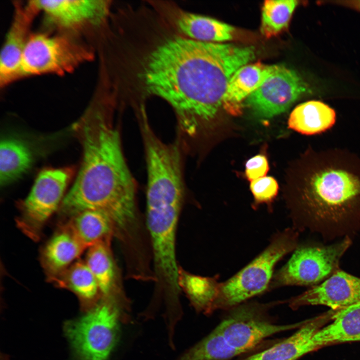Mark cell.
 I'll list each match as a JSON object with an SVG mask.
<instances>
[{
  "label": "cell",
  "instance_id": "10",
  "mask_svg": "<svg viewBox=\"0 0 360 360\" xmlns=\"http://www.w3.org/2000/svg\"><path fill=\"white\" fill-rule=\"evenodd\" d=\"M312 92L294 70L278 64L264 83L244 100L256 116L270 118L286 111L302 96Z\"/></svg>",
  "mask_w": 360,
  "mask_h": 360
},
{
  "label": "cell",
  "instance_id": "21",
  "mask_svg": "<svg viewBox=\"0 0 360 360\" xmlns=\"http://www.w3.org/2000/svg\"><path fill=\"white\" fill-rule=\"evenodd\" d=\"M219 276L204 277L191 274L178 269V286L186 293L196 311L206 315L212 314V307L218 294Z\"/></svg>",
  "mask_w": 360,
  "mask_h": 360
},
{
  "label": "cell",
  "instance_id": "5",
  "mask_svg": "<svg viewBox=\"0 0 360 360\" xmlns=\"http://www.w3.org/2000/svg\"><path fill=\"white\" fill-rule=\"evenodd\" d=\"M298 232L288 228L276 234L267 247L248 264L220 282L212 307L226 311L268 292L276 264L299 245Z\"/></svg>",
  "mask_w": 360,
  "mask_h": 360
},
{
  "label": "cell",
  "instance_id": "28",
  "mask_svg": "<svg viewBox=\"0 0 360 360\" xmlns=\"http://www.w3.org/2000/svg\"><path fill=\"white\" fill-rule=\"evenodd\" d=\"M269 169L267 158L264 155H256L246 164L245 176L251 182L265 176Z\"/></svg>",
  "mask_w": 360,
  "mask_h": 360
},
{
  "label": "cell",
  "instance_id": "18",
  "mask_svg": "<svg viewBox=\"0 0 360 360\" xmlns=\"http://www.w3.org/2000/svg\"><path fill=\"white\" fill-rule=\"evenodd\" d=\"M330 321L314 336L319 348L330 344L360 341V300L334 310Z\"/></svg>",
  "mask_w": 360,
  "mask_h": 360
},
{
  "label": "cell",
  "instance_id": "23",
  "mask_svg": "<svg viewBox=\"0 0 360 360\" xmlns=\"http://www.w3.org/2000/svg\"><path fill=\"white\" fill-rule=\"evenodd\" d=\"M33 156L24 142L14 138L2 140L0 146V183L7 185L16 180L31 167Z\"/></svg>",
  "mask_w": 360,
  "mask_h": 360
},
{
  "label": "cell",
  "instance_id": "13",
  "mask_svg": "<svg viewBox=\"0 0 360 360\" xmlns=\"http://www.w3.org/2000/svg\"><path fill=\"white\" fill-rule=\"evenodd\" d=\"M12 20L6 36L0 55V84L4 87L22 78L23 52L32 34L33 22L40 12L34 0L14 4Z\"/></svg>",
  "mask_w": 360,
  "mask_h": 360
},
{
  "label": "cell",
  "instance_id": "6",
  "mask_svg": "<svg viewBox=\"0 0 360 360\" xmlns=\"http://www.w3.org/2000/svg\"><path fill=\"white\" fill-rule=\"evenodd\" d=\"M286 300L247 301L224 311L216 328L228 344L244 355L260 350L273 341L268 338L301 326L306 320L279 324L270 310Z\"/></svg>",
  "mask_w": 360,
  "mask_h": 360
},
{
  "label": "cell",
  "instance_id": "11",
  "mask_svg": "<svg viewBox=\"0 0 360 360\" xmlns=\"http://www.w3.org/2000/svg\"><path fill=\"white\" fill-rule=\"evenodd\" d=\"M40 12L62 32L72 34L88 27L108 28L112 1L104 0H34Z\"/></svg>",
  "mask_w": 360,
  "mask_h": 360
},
{
  "label": "cell",
  "instance_id": "24",
  "mask_svg": "<svg viewBox=\"0 0 360 360\" xmlns=\"http://www.w3.org/2000/svg\"><path fill=\"white\" fill-rule=\"evenodd\" d=\"M242 356L228 344L215 328L174 360H230Z\"/></svg>",
  "mask_w": 360,
  "mask_h": 360
},
{
  "label": "cell",
  "instance_id": "16",
  "mask_svg": "<svg viewBox=\"0 0 360 360\" xmlns=\"http://www.w3.org/2000/svg\"><path fill=\"white\" fill-rule=\"evenodd\" d=\"M88 248L68 223L61 226L41 252V264L48 280L58 278Z\"/></svg>",
  "mask_w": 360,
  "mask_h": 360
},
{
  "label": "cell",
  "instance_id": "2",
  "mask_svg": "<svg viewBox=\"0 0 360 360\" xmlns=\"http://www.w3.org/2000/svg\"><path fill=\"white\" fill-rule=\"evenodd\" d=\"M116 108L114 100L102 94L73 124L82 160L60 208L62 214L71 216L86 210L100 211L112 220L116 237L128 242L139 236L141 228L136 184L114 123Z\"/></svg>",
  "mask_w": 360,
  "mask_h": 360
},
{
  "label": "cell",
  "instance_id": "17",
  "mask_svg": "<svg viewBox=\"0 0 360 360\" xmlns=\"http://www.w3.org/2000/svg\"><path fill=\"white\" fill-rule=\"evenodd\" d=\"M277 66L258 62L239 68L228 84L222 102L224 109L232 114H239L243 102L264 83Z\"/></svg>",
  "mask_w": 360,
  "mask_h": 360
},
{
  "label": "cell",
  "instance_id": "7",
  "mask_svg": "<svg viewBox=\"0 0 360 360\" xmlns=\"http://www.w3.org/2000/svg\"><path fill=\"white\" fill-rule=\"evenodd\" d=\"M92 48L72 36L32 33L25 46L21 64L22 78L72 72L93 60Z\"/></svg>",
  "mask_w": 360,
  "mask_h": 360
},
{
  "label": "cell",
  "instance_id": "19",
  "mask_svg": "<svg viewBox=\"0 0 360 360\" xmlns=\"http://www.w3.org/2000/svg\"><path fill=\"white\" fill-rule=\"evenodd\" d=\"M112 240L97 242L88 248L85 262L94 274L102 297L122 296L110 248Z\"/></svg>",
  "mask_w": 360,
  "mask_h": 360
},
{
  "label": "cell",
  "instance_id": "29",
  "mask_svg": "<svg viewBox=\"0 0 360 360\" xmlns=\"http://www.w3.org/2000/svg\"><path fill=\"white\" fill-rule=\"evenodd\" d=\"M320 4H329L342 6L360 12V0L322 1Z\"/></svg>",
  "mask_w": 360,
  "mask_h": 360
},
{
  "label": "cell",
  "instance_id": "22",
  "mask_svg": "<svg viewBox=\"0 0 360 360\" xmlns=\"http://www.w3.org/2000/svg\"><path fill=\"white\" fill-rule=\"evenodd\" d=\"M74 232L88 248L101 241L112 240L116 236L111 219L96 210H86L72 216L67 222Z\"/></svg>",
  "mask_w": 360,
  "mask_h": 360
},
{
  "label": "cell",
  "instance_id": "1",
  "mask_svg": "<svg viewBox=\"0 0 360 360\" xmlns=\"http://www.w3.org/2000/svg\"><path fill=\"white\" fill-rule=\"evenodd\" d=\"M232 74L219 44L182 36L150 6L126 20L112 56V83L119 101L134 108L160 98L172 108L182 137L216 114Z\"/></svg>",
  "mask_w": 360,
  "mask_h": 360
},
{
  "label": "cell",
  "instance_id": "9",
  "mask_svg": "<svg viewBox=\"0 0 360 360\" xmlns=\"http://www.w3.org/2000/svg\"><path fill=\"white\" fill-rule=\"evenodd\" d=\"M74 172L71 168L42 170L28 196L18 204L16 225L30 239H40L45 224L60 207Z\"/></svg>",
  "mask_w": 360,
  "mask_h": 360
},
{
  "label": "cell",
  "instance_id": "25",
  "mask_svg": "<svg viewBox=\"0 0 360 360\" xmlns=\"http://www.w3.org/2000/svg\"><path fill=\"white\" fill-rule=\"evenodd\" d=\"M52 282L70 290L85 302L93 301L100 294L97 282L85 261L74 262Z\"/></svg>",
  "mask_w": 360,
  "mask_h": 360
},
{
  "label": "cell",
  "instance_id": "3",
  "mask_svg": "<svg viewBox=\"0 0 360 360\" xmlns=\"http://www.w3.org/2000/svg\"><path fill=\"white\" fill-rule=\"evenodd\" d=\"M294 228L319 235L326 242L360 230V158L338 148L310 154Z\"/></svg>",
  "mask_w": 360,
  "mask_h": 360
},
{
  "label": "cell",
  "instance_id": "26",
  "mask_svg": "<svg viewBox=\"0 0 360 360\" xmlns=\"http://www.w3.org/2000/svg\"><path fill=\"white\" fill-rule=\"evenodd\" d=\"M300 2L296 0H266L262 8L260 31L266 38L275 36L286 28Z\"/></svg>",
  "mask_w": 360,
  "mask_h": 360
},
{
  "label": "cell",
  "instance_id": "27",
  "mask_svg": "<svg viewBox=\"0 0 360 360\" xmlns=\"http://www.w3.org/2000/svg\"><path fill=\"white\" fill-rule=\"evenodd\" d=\"M250 188L256 206L262 203L270 204L278 194V186L273 177L264 176L252 181Z\"/></svg>",
  "mask_w": 360,
  "mask_h": 360
},
{
  "label": "cell",
  "instance_id": "8",
  "mask_svg": "<svg viewBox=\"0 0 360 360\" xmlns=\"http://www.w3.org/2000/svg\"><path fill=\"white\" fill-rule=\"evenodd\" d=\"M352 244V239L346 237L329 244L298 245L288 262L274 274L268 291L320 284L340 269V260Z\"/></svg>",
  "mask_w": 360,
  "mask_h": 360
},
{
  "label": "cell",
  "instance_id": "14",
  "mask_svg": "<svg viewBox=\"0 0 360 360\" xmlns=\"http://www.w3.org/2000/svg\"><path fill=\"white\" fill-rule=\"evenodd\" d=\"M360 300V278L338 270L318 284L287 300L293 310L306 306H325L337 310Z\"/></svg>",
  "mask_w": 360,
  "mask_h": 360
},
{
  "label": "cell",
  "instance_id": "4",
  "mask_svg": "<svg viewBox=\"0 0 360 360\" xmlns=\"http://www.w3.org/2000/svg\"><path fill=\"white\" fill-rule=\"evenodd\" d=\"M126 296L102 297L85 316L69 324L66 333L82 360H108L119 338L122 324L130 320Z\"/></svg>",
  "mask_w": 360,
  "mask_h": 360
},
{
  "label": "cell",
  "instance_id": "20",
  "mask_svg": "<svg viewBox=\"0 0 360 360\" xmlns=\"http://www.w3.org/2000/svg\"><path fill=\"white\" fill-rule=\"evenodd\" d=\"M336 120L333 108L322 102L310 100L293 110L288 120V127L304 134L313 135L328 130Z\"/></svg>",
  "mask_w": 360,
  "mask_h": 360
},
{
  "label": "cell",
  "instance_id": "12",
  "mask_svg": "<svg viewBox=\"0 0 360 360\" xmlns=\"http://www.w3.org/2000/svg\"><path fill=\"white\" fill-rule=\"evenodd\" d=\"M158 14L178 34L202 42L220 43L233 40L235 27L214 18L194 14L167 0H148Z\"/></svg>",
  "mask_w": 360,
  "mask_h": 360
},
{
  "label": "cell",
  "instance_id": "15",
  "mask_svg": "<svg viewBox=\"0 0 360 360\" xmlns=\"http://www.w3.org/2000/svg\"><path fill=\"white\" fill-rule=\"evenodd\" d=\"M330 310L306 322L287 338H276L269 346L235 360H298L319 348L314 340L316 332L331 320Z\"/></svg>",
  "mask_w": 360,
  "mask_h": 360
}]
</instances>
